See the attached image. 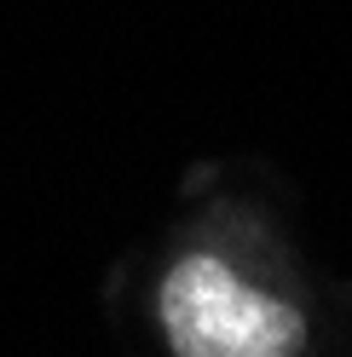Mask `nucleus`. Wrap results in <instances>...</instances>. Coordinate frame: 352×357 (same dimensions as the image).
<instances>
[{
    "mask_svg": "<svg viewBox=\"0 0 352 357\" xmlns=\"http://www.w3.org/2000/svg\"><path fill=\"white\" fill-rule=\"evenodd\" d=\"M156 311L173 357H295L306 346L300 311L249 288L214 254H185L173 265Z\"/></svg>",
    "mask_w": 352,
    "mask_h": 357,
    "instance_id": "nucleus-1",
    "label": "nucleus"
}]
</instances>
